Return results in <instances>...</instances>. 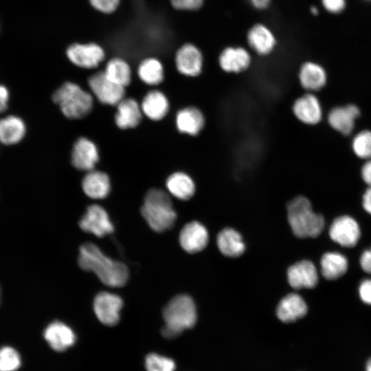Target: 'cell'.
<instances>
[{
  "instance_id": "1",
  "label": "cell",
  "mask_w": 371,
  "mask_h": 371,
  "mask_svg": "<svg viewBox=\"0 0 371 371\" xmlns=\"http://www.w3.org/2000/svg\"><path fill=\"white\" fill-rule=\"evenodd\" d=\"M78 264L82 269L94 272L101 282L110 287L123 286L128 279L127 267L106 256L92 243L80 246Z\"/></svg>"
},
{
  "instance_id": "2",
  "label": "cell",
  "mask_w": 371,
  "mask_h": 371,
  "mask_svg": "<svg viewBox=\"0 0 371 371\" xmlns=\"http://www.w3.org/2000/svg\"><path fill=\"white\" fill-rule=\"evenodd\" d=\"M141 213L149 227L157 232L170 229L177 218L170 194L159 188L147 192Z\"/></svg>"
},
{
  "instance_id": "3",
  "label": "cell",
  "mask_w": 371,
  "mask_h": 371,
  "mask_svg": "<svg viewBox=\"0 0 371 371\" xmlns=\"http://www.w3.org/2000/svg\"><path fill=\"white\" fill-rule=\"evenodd\" d=\"M288 221L293 234L298 238H316L323 231L324 218L312 208L310 201L297 196L287 204Z\"/></svg>"
},
{
  "instance_id": "4",
  "label": "cell",
  "mask_w": 371,
  "mask_h": 371,
  "mask_svg": "<svg viewBox=\"0 0 371 371\" xmlns=\"http://www.w3.org/2000/svg\"><path fill=\"white\" fill-rule=\"evenodd\" d=\"M163 317L165 325L161 333L166 338H174L191 328L197 318L193 300L185 294L174 297L164 307Z\"/></svg>"
},
{
  "instance_id": "5",
  "label": "cell",
  "mask_w": 371,
  "mask_h": 371,
  "mask_svg": "<svg viewBox=\"0 0 371 371\" xmlns=\"http://www.w3.org/2000/svg\"><path fill=\"white\" fill-rule=\"evenodd\" d=\"M53 100L63 114L69 119H80L87 115L93 105V98L78 84L66 82L53 94Z\"/></svg>"
},
{
  "instance_id": "6",
  "label": "cell",
  "mask_w": 371,
  "mask_h": 371,
  "mask_svg": "<svg viewBox=\"0 0 371 371\" xmlns=\"http://www.w3.org/2000/svg\"><path fill=\"white\" fill-rule=\"evenodd\" d=\"M88 84L93 94L104 104L116 106L124 97L125 88L110 80L104 71L91 76Z\"/></svg>"
},
{
  "instance_id": "7",
  "label": "cell",
  "mask_w": 371,
  "mask_h": 371,
  "mask_svg": "<svg viewBox=\"0 0 371 371\" xmlns=\"http://www.w3.org/2000/svg\"><path fill=\"white\" fill-rule=\"evenodd\" d=\"M175 66L181 75L196 78L201 75L203 68V56L201 51L192 43H186L175 54Z\"/></svg>"
},
{
  "instance_id": "8",
  "label": "cell",
  "mask_w": 371,
  "mask_h": 371,
  "mask_svg": "<svg viewBox=\"0 0 371 371\" xmlns=\"http://www.w3.org/2000/svg\"><path fill=\"white\" fill-rule=\"evenodd\" d=\"M79 226L85 232L98 237H104L113 232L114 227L106 211L99 205H91L79 221Z\"/></svg>"
},
{
  "instance_id": "9",
  "label": "cell",
  "mask_w": 371,
  "mask_h": 371,
  "mask_svg": "<svg viewBox=\"0 0 371 371\" xmlns=\"http://www.w3.org/2000/svg\"><path fill=\"white\" fill-rule=\"evenodd\" d=\"M123 306L122 298L114 293L100 292L93 300V310L98 319L106 326L116 325L120 320V312Z\"/></svg>"
},
{
  "instance_id": "10",
  "label": "cell",
  "mask_w": 371,
  "mask_h": 371,
  "mask_svg": "<svg viewBox=\"0 0 371 371\" xmlns=\"http://www.w3.org/2000/svg\"><path fill=\"white\" fill-rule=\"evenodd\" d=\"M330 238L344 247H353L361 236L358 223L350 216L344 215L336 218L329 228Z\"/></svg>"
},
{
  "instance_id": "11",
  "label": "cell",
  "mask_w": 371,
  "mask_h": 371,
  "mask_svg": "<svg viewBox=\"0 0 371 371\" xmlns=\"http://www.w3.org/2000/svg\"><path fill=\"white\" fill-rule=\"evenodd\" d=\"M66 54L74 65L85 69L95 68L105 56L103 49L95 43L72 44Z\"/></svg>"
},
{
  "instance_id": "12",
  "label": "cell",
  "mask_w": 371,
  "mask_h": 371,
  "mask_svg": "<svg viewBox=\"0 0 371 371\" xmlns=\"http://www.w3.org/2000/svg\"><path fill=\"white\" fill-rule=\"evenodd\" d=\"M99 159L98 149L89 139L81 137L74 144L71 164L76 169L86 172L92 170Z\"/></svg>"
},
{
  "instance_id": "13",
  "label": "cell",
  "mask_w": 371,
  "mask_h": 371,
  "mask_svg": "<svg viewBox=\"0 0 371 371\" xmlns=\"http://www.w3.org/2000/svg\"><path fill=\"white\" fill-rule=\"evenodd\" d=\"M175 121L180 133L192 137L201 133L206 122L203 111L195 106H187L179 109L175 115Z\"/></svg>"
},
{
  "instance_id": "14",
  "label": "cell",
  "mask_w": 371,
  "mask_h": 371,
  "mask_svg": "<svg viewBox=\"0 0 371 371\" xmlns=\"http://www.w3.org/2000/svg\"><path fill=\"white\" fill-rule=\"evenodd\" d=\"M292 111L300 122L307 125L317 124L322 117L319 100L311 92L304 93L294 101Z\"/></svg>"
},
{
  "instance_id": "15",
  "label": "cell",
  "mask_w": 371,
  "mask_h": 371,
  "mask_svg": "<svg viewBox=\"0 0 371 371\" xmlns=\"http://www.w3.org/2000/svg\"><path fill=\"white\" fill-rule=\"evenodd\" d=\"M218 63L227 74H240L250 67L251 56L244 47H227L220 53Z\"/></svg>"
},
{
  "instance_id": "16",
  "label": "cell",
  "mask_w": 371,
  "mask_h": 371,
  "mask_svg": "<svg viewBox=\"0 0 371 371\" xmlns=\"http://www.w3.org/2000/svg\"><path fill=\"white\" fill-rule=\"evenodd\" d=\"M289 284L293 289H311L318 282V274L313 263L309 260H302L291 266L287 271Z\"/></svg>"
},
{
  "instance_id": "17",
  "label": "cell",
  "mask_w": 371,
  "mask_h": 371,
  "mask_svg": "<svg viewBox=\"0 0 371 371\" xmlns=\"http://www.w3.org/2000/svg\"><path fill=\"white\" fill-rule=\"evenodd\" d=\"M207 229L200 223L192 221L181 229L179 242L181 247L188 253L194 254L203 250L208 243Z\"/></svg>"
},
{
  "instance_id": "18",
  "label": "cell",
  "mask_w": 371,
  "mask_h": 371,
  "mask_svg": "<svg viewBox=\"0 0 371 371\" xmlns=\"http://www.w3.org/2000/svg\"><path fill=\"white\" fill-rule=\"evenodd\" d=\"M43 336L49 346L58 352L66 350L76 341V335L73 330L59 321L49 324L45 329Z\"/></svg>"
},
{
  "instance_id": "19",
  "label": "cell",
  "mask_w": 371,
  "mask_h": 371,
  "mask_svg": "<svg viewBox=\"0 0 371 371\" xmlns=\"http://www.w3.org/2000/svg\"><path fill=\"white\" fill-rule=\"evenodd\" d=\"M247 40L249 46L260 56L270 54L276 45L273 32L262 23H256L249 30Z\"/></svg>"
},
{
  "instance_id": "20",
  "label": "cell",
  "mask_w": 371,
  "mask_h": 371,
  "mask_svg": "<svg viewBox=\"0 0 371 371\" xmlns=\"http://www.w3.org/2000/svg\"><path fill=\"white\" fill-rule=\"evenodd\" d=\"M359 109L355 104L337 106L328 113L330 126L344 135H350L355 127V120L359 117Z\"/></svg>"
},
{
  "instance_id": "21",
  "label": "cell",
  "mask_w": 371,
  "mask_h": 371,
  "mask_svg": "<svg viewBox=\"0 0 371 371\" xmlns=\"http://www.w3.org/2000/svg\"><path fill=\"white\" fill-rule=\"evenodd\" d=\"M115 122L121 129L135 128L140 123L142 111L139 103L134 98H123L117 105Z\"/></svg>"
},
{
  "instance_id": "22",
  "label": "cell",
  "mask_w": 371,
  "mask_h": 371,
  "mask_svg": "<svg viewBox=\"0 0 371 371\" xmlns=\"http://www.w3.org/2000/svg\"><path fill=\"white\" fill-rule=\"evenodd\" d=\"M166 187L170 195L181 201L189 200L196 192L194 179L184 171L171 173L166 180Z\"/></svg>"
},
{
  "instance_id": "23",
  "label": "cell",
  "mask_w": 371,
  "mask_h": 371,
  "mask_svg": "<svg viewBox=\"0 0 371 371\" xmlns=\"http://www.w3.org/2000/svg\"><path fill=\"white\" fill-rule=\"evenodd\" d=\"M142 113L150 120L159 121L164 119L170 109V102L162 91L157 89L148 91L140 104Z\"/></svg>"
},
{
  "instance_id": "24",
  "label": "cell",
  "mask_w": 371,
  "mask_h": 371,
  "mask_svg": "<svg viewBox=\"0 0 371 371\" xmlns=\"http://www.w3.org/2000/svg\"><path fill=\"white\" fill-rule=\"evenodd\" d=\"M82 188L89 198L103 199L110 192L111 181L106 173L93 169L87 172L82 181Z\"/></svg>"
},
{
  "instance_id": "25",
  "label": "cell",
  "mask_w": 371,
  "mask_h": 371,
  "mask_svg": "<svg viewBox=\"0 0 371 371\" xmlns=\"http://www.w3.org/2000/svg\"><path fill=\"white\" fill-rule=\"evenodd\" d=\"M298 78L301 87L311 93L319 91L324 87L327 75L322 66L314 62L307 61L301 65Z\"/></svg>"
},
{
  "instance_id": "26",
  "label": "cell",
  "mask_w": 371,
  "mask_h": 371,
  "mask_svg": "<svg viewBox=\"0 0 371 371\" xmlns=\"http://www.w3.org/2000/svg\"><path fill=\"white\" fill-rule=\"evenodd\" d=\"M307 310V305L300 295L290 293L280 300L276 314L282 322L291 323L306 315Z\"/></svg>"
},
{
  "instance_id": "27",
  "label": "cell",
  "mask_w": 371,
  "mask_h": 371,
  "mask_svg": "<svg viewBox=\"0 0 371 371\" xmlns=\"http://www.w3.org/2000/svg\"><path fill=\"white\" fill-rule=\"evenodd\" d=\"M26 126L22 119L9 115L0 119V142L6 145L19 143L25 136Z\"/></svg>"
},
{
  "instance_id": "28",
  "label": "cell",
  "mask_w": 371,
  "mask_h": 371,
  "mask_svg": "<svg viewBox=\"0 0 371 371\" xmlns=\"http://www.w3.org/2000/svg\"><path fill=\"white\" fill-rule=\"evenodd\" d=\"M323 276L330 280L344 276L348 270V262L345 256L335 251L325 253L320 261Z\"/></svg>"
},
{
  "instance_id": "29",
  "label": "cell",
  "mask_w": 371,
  "mask_h": 371,
  "mask_svg": "<svg viewBox=\"0 0 371 371\" xmlns=\"http://www.w3.org/2000/svg\"><path fill=\"white\" fill-rule=\"evenodd\" d=\"M217 245L223 255L232 258L240 256L245 249L240 234L231 228H225L219 232Z\"/></svg>"
},
{
  "instance_id": "30",
  "label": "cell",
  "mask_w": 371,
  "mask_h": 371,
  "mask_svg": "<svg viewBox=\"0 0 371 371\" xmlns=\"http://www.w3.org/2000/svg\"><path fill=\"white\" fill-rule=\"evenodd\" d=\"M137 74L143 82L150 86L158 85L164 79L163 65L155 58H148L142 60L138 67Z\"/></svg>"
},
{
  "instance_id": "31",
  "label": "cell",
  "mask_w": 371,
  "mask_h": 371,
  "mask_svg": "<svg viewBox=\"0 0 371 371\" xmlns=\"http://www.w3.org/2000/svg\"><path fill=\"white\" fill-rule=\"evenodd\" d=\"M103 71L110 80L124 88L131 82L130 66L122 58H113L109 60Z\"/></svg>"
},
{
  "instance_id": "32",
  "label": "cell",
  "mask_w": 371,
  "mask_h": 371,
  "mask_svg": "<svg viewBox=\"0 0 371 371\" xmlns=\"http://www.w3.org/2000/svg\"><path fill=\"white\" fill-rule=\"evenodd\" d=\"M352 148L355 154L363 159H371V131L364 130L357 133L352 139Z\"/></svg>"
},
{
  "instance_id": "33",
  "label": "cell",
  "mask_w": 371,
  "mask_h": 371,
  "mask_svg": "<svg viewBox=\"0 0 371 371\" xmlns=\"http://www.w3.org/2000/svg\"><path fill=\"white\" fill-rule=\"evenodd\" d=\"M21 363L20 355L14 348L5 346L0 349V371H16Z\"/></svg>"
},
{
  "instance_id": "34",
  "label": "cell",
  "mask_w": 371,
  "mask_h": 371,
  "mask_svg": "<svg viewBox=\"0 0 371 371\" xmlns=\"http://www.w3.org/2000/svg\"><path fill=\"white\" fill-rule=\"evenodd\" d=\"M147 371H175V361L166 357L157 354H149L145 359Z\"/></svg>"
},
{
  "instance_id": "35",
  "label": "cell",
  "mask_w": 371,
  "mask_h": 371,
  "mask_svg": "<svg viewBox=\"0 0 371 371\" xmlns=\"http://www.w3.org/2000/svg\"><path fill=\"white\" fill-rule=\"evenodd\" d=\"M172 6L179 10L194 11L200 9L205 0H170Z\"/></svg>"
},
{
  "instance_id": "36",
  "label": "cell",
  "mask_w": 371,
  "mask_h": 371,
  "mask_svg": "<svg viewBox=\"0 0 371 371\" xmlns=\"http://www.w3.org/2000/svg\"><path fill=\"white\" fill-rule=\"evenodd\" d=\"M91 5L97 10L109 14L117 8L120 0H89Z\"/></svg>"
},
{
  "instance_id": "37",
  "label": "cell",
  "mask_w": 371,
  "mask_h": 371,
  "mask_svg": "<svg viewBox=\"0 0 371 371\" xmlns=\"http://www.w3.org/2000/svg\"><path fill=\"white\" fill-rule=\"evenodd\" d=\"M323 7L332 14H339L346 8V0H321Z\"/></svg>"
},
{
  "instance_id": "38",
  "label": "cell",
  "mask_w": 371,
  "mask_h": 371,
  "mask_svg": "<svg viewBox=\"0 0 371 371\" xmlns=\"http://www.w3.org/2000/svg\"><path fill=\"white\" fill-rule=\"evenodd\" d=\"M359 294L362 302L371 305V279H366L360 283Z\"/></svg>"
},
{
  "instance_id": "39",
  "label": "cell",
  "mask_w": 371,
  "mask_h": 371,
  "mask_svg": "<svg viewBox=\"0 0 371 371\" xmlns=\"http://www.w3.org/2000/svg\"><path fill=\"white\" fill-rule=\"evenodd\" d=\"M359 262L362 269L365 272L371 274V248L363 252Z\"/></svg>"
},
{
  "instance_id": "40",
  "label": "cell",
  "mask_w": 371,
  "mask_h": 371,
  "mask_svg": "<svg viewBox=\"0 0 371 371\" xmlns=\"http://www.w3.org/2000/svg\"><path fill=\"white\" fill-rule=\"evenodd\" d=\"M361 175L363 181L371 187V159L366 161L361 170Z\"/></svg>"
},
{
  "instance_id": "41",
  "label": "cell",
  "mask_w": 371,
  "mask_h": 371,
  "mask_svg": "<svg viewBox=\"0 0 371 371\" xmlns=\"http://www.w3.org/2000/svg\"><path fill=\"white\" fill-rule=\"evenodd\" d=\"M9 91L8 89L0 85V113L5 111L8 107V103L9 101Z\"/></svg>"
},
{
  "instance_id": "42",
  "label": "cell",
  "mask_w": 371,
  "mask_h": 371,
  "mask_svg": "<svg viewBox=\"0 0 371 371\" xmlns=\"http://www.w3.org/2000/svg\"><path fill=\"white\" fill-rule=\"evenodd\" d=\"M362 205L364 210L371 214V187L365 191L362 198Z\"/></svg>"
},
{
  "instance_id": "43",
  "label": "cell",
  "mask_w": 371,
  "mask_h": 371,
  "mask_svg": "<svg viewBox=\"0 0 371 371\" xmlns=\"http://www.w3.org/2000/svg\"><path fill=\"white\" fill-rule=\"evenodd\" d=\"M251 5L257 10H265L267 8L271 0H249Z\"/></svg>"
},
{
  "instance_id": "44",
  "label": "cell",
  "mask_w": 371,
  "mask_h": 371,
  "mask_svg": "<svg viewBox=\"0 0 371 371\" xmlns=\"http://www.w3.org/2000/svg\"><path fill=\"white\" fill-rule=\"evenodd\" d=\"M311 12L312 13V14L315 15V16H317L318 14H319V10L317 7L315 6H312L311 8Z\"/></svg>"
},
{
  "instance_id": "45",
  "label": "cell",
  "mask_w": 371,
  "mask_h": 371,
  "mask_svg": "<svg viewBox=\"0 0 371 371\" xmlns=\"http://www.w3.org/2000/svg\"><path fill=\"white\" fill-rule=\"evenodd\" d=\"M366 371H371V357L367 361L366 363Z\"/></svg>"
},
{
  "instance_id": "46",
  "label": "cell",
  "mask_w": 371,
  "mask_h": 371,
  "mask_svg": "<svg viewBox=\"0 0 371 371\" xmlns=\"http://www.w3.org/2000/svg\"><path fill=\"white\" fill-rule=\"evenodd\" d=\"M366 1H371V0H366Z\"/></svg>"
}]
</instances>
